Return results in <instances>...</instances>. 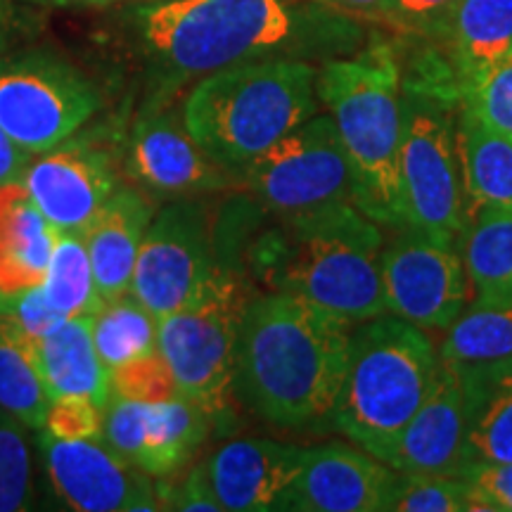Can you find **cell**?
Masks as SVG:
<instances>
[{
	"mask_svg": "<svg viewBox=\"0 0 512 512\" xmlns=\"http://www.w3.org/2000/svg\"><path fill=\"white\" fill-rule=\"evenodd\" d=\"M124 24L164 93L245 62L344 57L370 36L366 19L313 0H138Z\"/></svg>",
	"mask_w": 512,
	"mask_h": 512,
	"instance_id": "1",
	"label": "cell"
},
{
	"mask_svg": "<svg viewBox=\"0 0 512 512\" xmlns=\"http://www.w3.org/2000/svg\"><path fill=\"white\" fill-rule=\"evenodd\" d=\"M351 328L302 297H252L240 325L235 396L261 420L287 430L332 427Z\"/></svg>",
	"mask_w": 512,
	"mask_h": 512,
	"instance_id": "2",
	"label": "cell"
},
{
	"mask_svg": "<svg viewBox=\"0 0 512 512\" xmlns=\"http://www.w3.org/2000/svg\"><path fill=\"white\" fill-rule=\"evenodd\" d=\"M384 228L354 202L280 216L249 249V271L268 292L302 297L351 325L384 309Z\"/></svg>",
	"mask_w": 512,
	"mask_h": 512,
	"instance_id": "3",
	"label": "cell"
},
{
	"mask_svg": "<svg viewBox=\"0 0 512 512\" xmlns=\"http://www.w3.org/2000/svg\"><path fill=\"white\" fill-rule=\"evenodd\" d=\"M316 91L349 157L356 207L392 233L406 230L399 174L403 136L399 50L389 38L370 31L356 53L318 64Z\"/></svg>",
	"mask_w": 512,
	"mask_h": 512,
	"instance_id": "4",
	"label": "cell"
},
{
	"mask_svg": "<svg viewBox=\"0 0 512 512\" xmlns=\"http://www.w3.org/2000/svg\"><path fill=\"white\" fill-rule=\"evenodd\" d=\"M318 64L259 60L202 76L183 102V121L202 150L238 178L245 166L318 114Z\"/></svg>",
	"mask_w": 512,
	"mask_h": 512,
	"instance_id": "5",
	"label": "cell"
},
{
	"mask_svg": "<svg viewBox=\"0 0 512 512\" xmlns=\"http://www.w3.org/2000/svg\"><path fill=\"white\" fill-rule=\"evenodd\" d=\"M437 368L439 349L418 325L392 313L354 325L332 427L377 458L430 394Z\"/></svg>",
	"mask_w": 512,
	"mask_h": 512,
	"instance_id": "6",
	"label": "cell"
},
{
	"mask_svg": "<svg viewBox=\"0 0 512 512\" xmlns=\"http://www.w3.org/2000/svg\"><path fill=\"white\" fill-rule=\"evenodd\" d=\"M249 302L245 273L221 261L190 304L159 318V351L178 394L197 403L211 425L235 418L238 339Z\"/></svg>",
	"mask_w": 512,
	"mask_h": 512,
	"instance_id": "7",
	"label": "cell"
},
{
	"mask_svg": "<svg viewBox=\"0 0 512 512\" xmlns=\"http://www.w3.org/2000/svg\"><path fill=\"white\" fill-rule=\"evenodd\" d=\"M458 100L403 81V136L399 174L406 228L460 245L467 200L456 138Z\"/></svg>",
	"mask_w": 512,
	"mask_h": 512,
	"instance_id": "8",
	"label": "cell"
},
{
	"mask_svg": "<svg viewBox=\"0 0 512 512\" xmlns=\"http://www.w3.org/2000/svg\"><path fill=\"white\" fill-rule=\"evenodd\" d=\"M102 107L76 64L48 50L0 57V126L31 155L72 140Z\"/></svg>",
	"mask_w": 512,
	"mask_h": 512,
	"instance_id": "9",
	"label": "cell"
},
{
	"mask_svg": "<svg viewBox=\"0 0 512 512\" xmlns=\"http://www.w3.org/2000/svg\"><path fill=\"white\" fill-rule=\"evenodd\" d=\"M238 183L278 219L339 202L356 204L349 157L328 112L313 114L245 166Z\"/></svg>",
	"mask_w": 512,
	"mask_h": 512,
	"instance_id": "10",
	"label": "cell"
},
{
	"mask_svg": "<svg viewBox=\"0 0 512 512\" xmlns=\"http://www.w3.org/2000/svg\"><path fill=\"white\" fill-rule=\"evenodd\" d=\"M219 264L207 207L181 197L152 216L131 294L157 318L169 316L202 292Z\"/></svg>",
	"mask_w": 512,
	"mask_h": 512,
	"instance_id": "11",
	"label": "cell"
},
{
	"mask_svg": "<svg viewBox=\"0 0 512 512\" xmlns=\"http://www.w3.org/2000/svg\"><path fill=\"white\" fill-rule=\"evenodd\" d=\"M384 309L422 330H448L470 302L460 245L399 230L380 254Z\"/></svg>",
	"mask_w": 512,
	"mask_h": 512,
	"instance_id": "12",
	"label": "cell"
},
{
	"mask_svg": "<svg viewBox=\"0 0 512 512\" xmlns=\"http://www.w3.org/2000/svg\"><path fill=\"white\" fill-rule=\"evenodd\" d=\"M43 467L55 496L76 512L162 510L150 475L98 439H55L41 434Z\"/></svg>",
	"mask_w": 512,
	"mask_h": 512,
	"instance_id": "13",
	"label": "cell"
},
{
	"mask_svg": "<svg viewBox=\"0 0 512 512\" xmlns=\"http://www.w3.org/2000/svg\"><path fill=\"white\" fill-rule=\"evenodd\" d=\"M422 38L432 43L418 79H403L458 100L460 88L512 55V0H458Z\"/></svg>",
	"mask_w": 512,
	"mask_h": 512,
	"instance_id": "14",
	"label": "cell"
},
{
	"mask_svg": "<svg viewBox=\"0 0 512 512\" xmlns=\"http://www.w3.org/2000/svg\"><path fill=\"white\" fill-rule=\"evenodd\" d=\"M126 169L143 188L166 197H195L228 190L238 178L216 164L169 110H150L136 121L128 138Z\"/></svg>",
	"mask_w": 512,
	"mask_h": 512,
	"instance_id": "15",
	"label": "cell"
},
{
	"mask_svg": "<svg viewBox=\"0 0 512 512\" xmlns=\"http://www.w3.org/2000/svg\"><path fill=\"white\" fill-rule=\"evenodd\" d=\"M396 472L368 451L344 444L304 448L297 477L275 510L387 512Z\"/></svg>",
	"mask_w": 512,
	"mask_h": 512,
	"instance_id": "16",
	"label": "cell"
},
{
	"mask_svg": "<svg viewBox=\"0 0 512 512\" xmlns=\"http://www.w3.org/2000/svg\"><path fill=\"white\" fill-rule=\"evenodd\" d=\"M41 214L60 230H86L121 188L110 152L86 140L41 152L22 178Z\"/></svg>",
	"mask_w": 512,
	"mask_h": 512,
	"instance_id": "17",
	"label": "cell"
},
{
	"mask_svg": "<svg viewBox=\"0 0 512 512\" xmlns=\"http://www.w3.org/2000/svg\"><path fill=\"white\" fill-rule=\"evenodd\" d=\"M377 460L408 475L460 477L465 465V413L456 368L439 358L430 394Z\"/></svg>",
	"mask_w": 512,
	"mask_h": 512,
	"instance_id": "18",
	"label": "cell"
},
{
	"mask_svg": "<svg viewBox=\"0 0 512 512\" xmlns=\"http://www.w3.org/2000/svg\"><path fill=\"white\" fill-rule=\"evenodd\" d=\"M304 448L275 439H235L204 460L223 512H271L297 477Z\"/></svg>",
	"mask_w": 512,
	"mask_h": 512,
	"instance_id": "19",
	"label": "cell"
},
{
	"mask_svg": "<svg viewBox=\"0 0 512 512\" xmlns=\"http://www.w3.org/2000/svg\"><path fill=\"white\" fill-rule=\"evenodd\" d=\"M152 216L155 207L143 192L121 185L83 230L102 302H114L131 292L140 245Z\"/></svg>",
	"mask_w": 512,
	"mask_h": 512,
	"instance_id": "20",
	"label": "cell"
},
{
	"mask_svg": "<svg viewBox=\"0 0 512 512\" xmlns=\"http://www.w3.org/2000/svg\"><path fill=\"white\" fill-rule=\"evenodd\" d=\"M456 370L465 413L463 470L467 465L512 463V358Z\"/></svg>",
	"mask_w": 512,
	"mask_h": 512,
	"instance_id": "21",
	"label": "cell"
},
{
	"mask_svg": "<svg viewBox=\"0 0 512 512\" xmlns=\"http://www.w3.org/2000/svg\"><path fill=\"white\" fill-rule=\"evenodd\" d=\"M29 351L50 399L81 394L107 406L110 370L95 349L93 316L67 318L48 335L29 339Z\"/></svg>",
	"mask_w": 512,
	"mask_h": 512,
	"instance_id": "22",
	"label": "cell"
},
{
	"mask_svg": "<svg viewBox=\"0 0 512 512\" xmlns=\"http://www.w3.org/2000/svg\"><path fill=\"white\" fill-rule=\"evenodd\" d=\"M55 226L22 181L0 185V294L43 285Z\"/></svg>",
	"mask_w": 512,
	"mask_h": 512,
	"instance_id": "23",
	"label": "cell"
},
{
	"mask_svg": "<svg viewBox=\"0 0 512 512\" xmlns=\"http://www.w3.org/2000/svg\"><path fill=\"white\" fill-rule=\"evenodd\" d=\"M456 138L467 216L484 207L512 209V138L458 105Z\"/></svg>",
	"mask_w": 512,
	"mask_h": 512,
	"instance_id": "24",
	"label": "cell"
},
{
	"mask_svg": "<svg viewBox=\"0 0 512 512\" xmlns=\"http://www.w3.org/2000/svg\"><path fill=\"white\" fill-rule=\"evenodd\" d=\"M211 432V418L185 396L147 406L145 448L140 470L152 479H166L181 472L195 458Z\"/></svg>",
	"mask_w": 512,
	"mask_h": 512,
	"instance_id": "25",
	"label": "cell"
},
{
	"mask_svg": "<svg viewBox=\"0 0 512 512\" xmlns=\"http://www.w3.org/2000/svg\"><path fill=\"white\" fill-rule=\"evenodd\" d=\"M460 254L475 297L512 299V209H477L467 221Z\"/></svg>",
	"mask_w": 512,
	"mask_h": 512,
	"instance_id": "26",
	"label": "cell"
},
{
	"mask_svg": "<svg viewBox=\"0 0 512 512\" xmlns=\"http://www.w3.org/2000/svg\"><path fill=\"white\" fill-rule=\"evenodd\" d=\"M444 332L439 358L453 368L512 358V299L475 297Z\"/></svg>",
	"mask_w": 512,
	"mask_h": 512,
	"instance_id": "27",
	"label": "cell"
},
{
	"mask_svg": "<svg viewBox=\"0 0 512 512\" xmlns=\"http://www.w3.org/2000/svg\"><path fill=\"white\" fill-rule=\"evenodd\" d=\"M43 290H46L48 302L64 318L95 316L105 304L95 287L91 254H88L83 230L55 228Z\"/></svg>",
	"mask_w": 512,
	"mask_h": 512,
	"instance_id": "28",
	"label": "cell"
},
{
	"mask_svg": "<svg viewBox=\"0 0 512 512\" xmlns=\"http://www.w3.org/2000/svg\"><path fill=\"white\" fill-rule=\"evenodd\" d=\"M93 339L102 363L112 373L133 358L159 351V318L128 292L100 306L93 316Z\"/></svg>",
	"mask_w": 512,
	"mask_h": 512,
	"instance_id": "29",
	"label": "cell"
},
{
	"mask_svg": "<svg viewBox=\"0 0 512 512\" xmlns=\"http://www.w3.org/2000/svg\"><path fill=\"white\" fill-rule=\"evenodd\" d=\"M29 339L0 325V408L43 432L50 396L29 351Z\"/></svg>",
	"mask_w": 512,
	"mask_h": 512,
	"instance_id": "30",
	"label": "cell"
},
{
	"mask_svg": "<svg viewBox=\"0 0 512 512\" xmlns=\"http://www.w3.org/2000/svg\"><path fill=\"white\" fill-rule=\"evenodd\" d=\"M31 427L0 408V512L36 508Z\"/></svg>",
	"mask_w": 512,
	"mask_h": 512,
	"instance_id": "31",
	"label": "cell"
},
{
	"mask_svg": "<svg viewBox=\"0 0 512 512\" xmlns=\"http://www.w3.org/2000/svg\"><path fill=\"white\" fill-rule=\"evenodd\" d=\"M387 510L392 512H472V489L458 475L396 472Z\"/></svg>",
	"mask_w": 512,
	"mask_h": 512,
	"instance_id": "32",
	"label": "cell"
},
{
	"mask_svg": "<svg viewBox=\"0 0 512 512\" xmlns=\"http://www.w3.org/2000/svg\"><path fill=\"white\" fill-rule=\"evenodd\" d=\"M458 105L512 138V55L460 88Z\"/></svg>",
	"mask_w": 512,
	"mask_h": 512,
	"instance_id": "33",
	"label": "cell"
},
{
	"mask_svg": "<svg viewBox=\"0 0 512 512\" xmlns=\"http://www.w3.org/2000/svg\"><path fill=\"white\" fill-rule=\"evenodd\" d=\"M110 387L114 396H124L131 401L157 403L178 396L174 373L162 356V351L133 358L124 366L110 373Z\"/></svg>",
	"mask_w": 512,
	"mask_h": 512,
	"instance_id": "34",
	"label": "cell"
},
{
	"mask_svg": "<svg viewBox=\"0 0 512 512\" xmlns=\"http://www.w3.org/2000/svg\"><path fill=\"white\" fill-rule=\"evenodd\" d=\"M147 406L150 403L112 394L105 406V418H102V441L136 467L140 465L145 448Z\"/></svg>",
	"mask_w": 512,
	"mask_h": 512,
	"instance_id": "35",
	"label": "cell"
},
{
	"mask_svg": "<svg viewBox=\"0 0 512 512\" xmlns=\"http://www.w3.org/2000/svg\"><path fill=\"white\" fill-rule=\"evenodd\" d=\"M64 320L67 318L48 302L43 285L0 294V325L19 337H43Z\"/></svg>",
	"mask_w": 512,
	"mask_h": 512,
	"instance_id": "36",
	"label": "cell"
},
{
	"mask_svg": "<svg viewBox=\"0 0 512 512\" xmlns=\"http://www.w3.org/2000/svg\"><path fill=\"white\" fill-rule=\"evenodd\" d=\"M102 418L105 406L91 396H55L50 399L43 432L53 434L55 439H98L102 437Z\"/></svg>",
	"mask_w": 512,
	"mask_h": 512,
	"instance_id": "37",
	"label": "cell"
},
{
	"mask_svg": "<svg viewBox=\"0 0 512 512\" xmlns=\"http://www.w3.org/2000/svg\"><path fill=\"white\" fill-rule=\"evenodd\" d=\"M460 477L472 489V510L512 512V463L467 465Z\"/></svg>",
	"mask_w": 512,
	"mask_h": 512,
	"instance_id": "38",
	"label": "cell"
},
{
	"mask_svg": "<svg viewBox=\"0 0 512 512\" xmlns=\"http://www.w3.org/2000/svg\"><path fill=\"white\" fill-rule=\"evenodd\" d=\"M157 496L162 510H183V512H223L221 503L211 491L204 465H195L181 482L166 486L157 484Z\"/></svg>",
	"mask_w": 512,
	"mask_h": 512,
	"instance_id": "39",
	"label": "cell"
},
{
	"mask_svg": "<svg viewBox=\"0 0 512 512\" xmlns=\"http://www.w3.org/2000/svg\"><path fill=\"white\" fill-rule=\"evenodd\" d=\"M456 3L458 0H392L387 24L408 31V34L422 36L437 27Z\"/></svg>",
	"mask_w": 512,
	"mask_h": 512,
	"instance_id": "40",
	"label": "cell"
},
{
	"mask_svg": "<svg viewBox=\"0 0 512 512\" xmlns=\"http://www.w3.org/2000/svg\"><path fill=\"white\" fill-rule=\"evenodd\" d=\"M34 157L36 155H31L29 150L17 145L10 138V133L0 126V185L22 181Z\"/></svg>",
	"mask_w": 512,
	"mask_h": 512,
	"instance_id": "41",
	"label": "cell"
},
{
	"mask_svg": "<svg viewBox=\"0 0 512 512\" xmlns=\"http://www.w3.org/2000/svg\"><path fill=\"white\" fill-rule=\"evenodd\" d=\"M313 3L323 5V8L347 12L366 22H389V10H392V0H313Z\"/></svg>",
	"mask_w": 512,
	"mask_h": 512,
	"instance_id": "42",
	"label": "cell"
},
{
	"mask_svg": "<svg viewBox=\"0 0 512 512\" xmlns=\"http://www.w3.org/2000/svg\"><path fill=\"white\" fill-rule=\"evenodd\" d=\"M8 38V0H0V50L5 48Z\"/></svg>",
	"mask_w": 512,
	"mask_h": 512,
	"instance_id": "43",
	"label": "cell"
},
{
	"mask_svg": "<svg viewBox=\"0 0 512 512\" xmlns=\"http://www.w3.org/2000/svg\"><path fill=\"white\" fill-rule=\"evenodd\" d=\"M38 3H50V5H105V3H114V0H38Z\"/></svg>",
	"mask_w": 512,
	"mask_h": 512,
	"instance_id": "44",
	"label": "cell"
}]
</instances>
